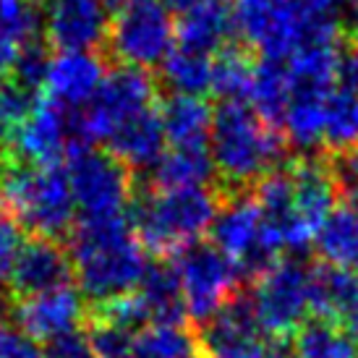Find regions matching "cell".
Returning <instances> with one entry per match:
<instances>
[{"label":"cell","mask_w":358,"mask_h":358,"mask_svg":"<svg viewBox=\"0 0 358 358\" xmlns=\"http://www.w3.org/2000/svg\"><path fill=\"white\" fill-rule=\"evenodd\" d=\"M69 257L81 293L97 303L134 293L150 269L144 246L126 217L81 220Z\"/></svg>","instance_id":"1"},{"label":"cell","mask_w":358,"mask_h":358,"mask_svg":"<svg viewBox=\"0 0 358 358\" xmlns=\"http://www.w3.org/2000/svg\"><path fill=\"white\" fill-rule=\"evenodd\" d=\"M209 157L220 178L243 189L264 180L285 157L282 136L246 102H222L212 115Z\"/></svg>","instance_id":"2"},{"label":"cell","mask_w":358,"mask_h":358,"mask_svg":"<svg viewBox=\"0 0 358 358\" xmlns=\"http://www.w3.org/2000/svg\"><path fill=\"white\" fill-rule=\"evenodd\" d=\"M217 196L209 189H155L134 209V233L141 246L168 254L196 243L217 217Z\"/></svg>","instance_id":"3"},{"label":"cell","mask_w":358,"mask_h":358,"mask_svg":"<svg viewBox=\"0 0 358 358\" xmlns=\"http://www.w3.org/2000/svg\"><path fill=\"white\" fill-rule=\"evenodd\" d=\"M0 196L21 228L42 238L69 230L76 215L69 176L60 165H10L0 180Z\"/></svg>","instance_id":"4"},{"label":"cell","mask_w":358,"mask_h":358,"mask_svg":"<svg viewBox=\"0 0 358 358\" xmlns=\"http://www.w3.org/2000/svg\"><path fill=\"white\" fill-rule=\"evenodd\" d=\"M314 267L299 259L275 262L259 275L249 306L264 335L282 338L299 332L314 314Z\"/></svg>","instance_id":"5"},{"label":"cell","mask_w":358,"mask_h":358,"mask_svg":"<svg viewBox=\"0 0 358 358\" xmlns=\"http://www.w3.org/2000/svg\"><path fill=\"white\" fill-rule=\"evenodd\" d=\"M155 108V81L139 69H118L108 73L94 100L79 113H71L73 139L105 141L123 129L129 120L139 118L141 113Z\"/></svg>","instance_id":"6"},{"label":"cell","mask_w":358,"mask_h":358,"mask_svg":"<svg viewBox=\"0 0 358 358\" xmlns=\"http://www.w3.org/2000/svg\"><path fill=\"white\" fill-rule=\"evenodd\" d=\"M170 269L178 282L183 311L196 322H209L228 306L241 280L238 267L209 243L180 249Z\"/></svg>","instance_id":"7"},{"label":"cell","mask_w":358,"mask_h":358,"mask_svg":"<svg viewBox=\"0 0 358 358\" xmlns=\"http://www.w3.org/2000/svg\"><path fill=\"white\" fill-rule=\"evenodd\" d=\"M66 176L84 220L123 217V209L131 199V176L126 165H120L113 155L73 141Z\"/></svg>","instance_id":"8"},{"label":"cell","mask_w":358,"mask_h":358,"mask_svg":"<svg viewBox=\"0 0 358 358\" xmlns=\"http://www.w3.org/2000/svg\"><path fill=\"white\" fill-rule=\"evenodd\" d=\"M108 42L126 69L162 66L176 48V21L162 0H134L115 13Z\"/></svg>","instance_id":"9"},{"label":"cell","mask_w":358,"mask_h":358,"mask_svg":"<svg viewBox=\"0 0 358 358\" xmlns=\"http://www.w3.org/2000/svg\"><path fill=\"white\" fill-rule=\"evenodd\" d=\"M209 230L215 238L212 246L222 251L238 267L241 275H262L278 262V243L269 236L262 209L251 196H233L225 201Z\"/></svg>","instance_id":"10"},{"label":"cell","mask_w":358,"mask_h":358,"mask_svg":"<svg viewBox=\"0 0 358 358\" xmlns=\"http://www.w3.org/2000/svg\"><path fill=\"white\" fill-rule=\"evenodd\" d=\"M73 120L71 113L48 102H37L27 118L10 131L8 144L24 165H58L63 152L71 150Z\"/></svg>","instance_id":"11"},{"label":"cell","mask_w":358,"mask_h":358,"mask_svg":"<svg viewBox=\"0 0 358 358\" xmlns=\"http://www.w3.org/2000/svg\"><path fill=\"white\" fill-rule=\"evenodd\" d=\"M42 24L60 52H92L108 37V6L102 0H45Z\"/></svg>","instance_id":"12"},{"label":"cell","mask_w":358,"mask_h":358,"mask_svg":"<svg viewBox=\"0 0 358 358\" xmlns=\"http://www.w3.org/2000/svg\"><path fill=\"white\" fill-rule=\"evenodd\" d=\"M84 319V301L79 290L60 285L48 293H37L16 303V322L24 335L37 343H58L76 335Z\"/></svg>","instance_id":"13"},{"label":"cell","mask_w":358,"mask_h":358,"mask_svg":"<svg viewBox=\"0 0 358 358\" xmlns=\"http://www.w3.org/2000/svg\"><path fill=\"white\" fill-rule=\"evenodd\" d=\"M201 345L207 358H269L275 343L264 338L249 301H230L207 322Z\"/></svg>","instance_id":"14"},{"label":"cell","mask_w":358,"mask_h":358,"mask_svg":"<svg viewBox=\"0 0 358 358\" xmlns=\"http://www.w3.org/2000/svg\"><path fill=\"white\" fill-rule=\"evenodd\" d=\"M105 76V66L94 52H58L48 63L42 87L52 105L66 113H79L94 100Z\"/></svg>","instance_id":"15"},{"label":"cell","mask_w":358,"mask_h":358,"mask_svg":"<svg viewBox=\"0 0 358 358\" xmlns=\"http://www.w3.org/2000/svg\"><path fill=\"white\" fill-rule=\"evenodd\" d=\"M71 267L69 251L58 246L55 238H31L24 243L16 264L10 269V288L19 293L21 299H29L37 293H48L60 285H69Z\"/></svg>","instance_id":"16"},{"label":"cell","mask_w":358,"mask_h":358,"mask_svg":"<svg viewBox=\"0 0 358 358\" xmlns=\"http://www.w3.org/2000/svg\"><path fill=\"white\" fill-rule=\"evenodd\" d=\"M110 155L126 168H155L165 152V131L159 110H147L139 118L129 120L108 139Z\"/></svg>","instance_id":"17"},{"label":"cell","mask_w":358,"mask_h":358,"mask_svg":"<svg viewBox=\"0 0 358 358\" xmlns=\"http://www.w3.org/2000/svg\"><path fill=\"white\" fill-rule=\"evenodd\" d=\"M332 92L308 90V87H290V100L282 113V129L293 147L299 150H317L324 144V110Z\"/></svg>","instance_id":"18"},{"label":"cell","mask_w":358,"mask_h":358,"mask_svg":"<svg viewBox=\"0 0 358 358\" xmlns=\"http://www.w3.org/2000/svg\"><path fill=\"white\" fill-rule=\"evenodd\" d=\"M212 115H215V110L201 97L173 94L159 110L165 141L170 147H207Z\"/></svg>","instance_id":"19"},{"label":"cell","mask_w":358,"mask_h":358,"mask_svg":"<svg viewBox=\"0 0 358 358\" xmlns=\"http://www.w3.org/2000/svg\"><path fill=\"white\" fill-rule=\"evenodd\" d=\"M233 29L236 27L228 8L222 3H212V6H199L183 13V19L176 27V42L183 50H194L212 58V52L228 48L225 42Z\"/></svg>","instance_id":"20"},{"label":"cell","mask_w":358,"mask_h":358,"mask_svg":"<svg viewBox=\"0 0 358 358\" xmlns=\"http://www.w3.org/2000/svg\"><path fill=\"white\" fill-rule=\"evenodd\" d=\"M215 173L207 147H170L155 165L157 189H207Z\"/></svg>","instance_id":"21"},{"label":"cell","mask_w":358,"mask_h":358,"mask_svg":"<svg viewBox=\"0 0 358 358\" xmlns=\"http://www.w3.org/2000/svg\"><path fill=\"white\" fill-rule=\"evenodd\" d=\"M314 243L329 267L350 269L358 275V212L348 207L332 209Z\"/></svg>","instance_id":"22"},{"label":"cell","mask_w":358,"mask_h":358,"mask_svg":"<svg viewBox=\"0 0 358 358\" xmlns=\"http://www.w3.org/2000/svg\"><path fill=\"white\" fill-rule=\"evenodd\" d=\"M314 314L317 319H345L358 301V275L340 267H314Z\"/></svg>","instance_id":"23"},{"label":"cell","mask_w":358,"mask_h":358,"mask_svg":"<svg viewBox=\"0 0 358 358\" xmlns=\"http://www.w3.org/2000/svg\"><path fill=\"white\" fill-rule=\"evenodd\" d=\"M136 293L147 308L152 324H180V319L186 317L178 282H176V275L170 267L147 269Z\"/></svg>","instance_id":"24"},{"label":"cell","mask_w":358,"mask_h":358,"mask_svg":"<svg viewBox=\"0 0 358 358\" xmlns=\"http://www.w3.org/2000/svg\"><path fill=\"white\" fill-rule=\"evenodd\" d=\"M293 358H358V345L345 327L327 319H314L296 332Z\"/></svg>","instance_id":"25"},{"label":"cell","mask_w":358,"mask_h":358,"mask_svg":"<svg viewBox=\"0 0 358 358\" xmlns=\"http://www.w3.org/2000/svg\"><path fill=\"white\" fill-rule=\"evenodd\" d=\"M251 108L257 110L267 123H278L290 100V79L285 63L280 60H262L257 63L254 81H251Z\"/></svg>","instance_id":"26"},{"label":"cell","mask_w":358,"mask_h":358,"mask_svg":"<svg viewBox=\"0 0 358 358\" xmlns=\"http://www.w3.org/2000/svg\"><path fill=\"white\" fill-rule=\"evenodd\" d=\"M257 63H251L249 52L241 48H222L217 58H212V87L225 102H243L251 94Z\"/></svg>","instance_id":"27"},{"label":"cell","mask_w":358,"mask_h":358,"mask_svg":"<svg viewBox=\"0 0 358 358\" xmlns=\"http://www.w3.org/2000/svg\"><path fill=\"white\" fill-rule=\"evenodd\" d=\"M162 79L176 94L199 97L201 92L212 87V58L176 45L173 52L162 60Z\"/></svg>","instance_id":"28"},{"label":"cell","mask_w":358,"mask_h":358,"mask_svg":"<svg viewBox=\"0 0 358 358\" xmlns=\"http://www.w3.org/2000/svg\"><path fill=\"white\" fill-rule=\"evenodd\" d=\"M358 141V90L338 84L324 110V144L335 152L356 147Z\"/></svg>","instance_id":"29"},{"label":"cell","mask_w":358,"mask_h":358,"mask_svg":"<svg viewBox=\"0 0 358 358\" xmlns=\"http://www.w3.org/2000/svg\"><path fill=\"white\" fill-rule=\"evenodd\" d=\"M196 338L180 324H152L136 332L126 358H194Z\"/></svg>","instance_id":"30"},{"label":"cell","mask_w":358,"mask_h":358,"mask_svg":"<svg viewBox=\"0 0 358 358\" xmlns=\"http://www.w3.org/2000/svg\"><path fill=\"white\" fill-rule=\"evenodd\" d=\"M42 24L37 0H0V37L16 48L34 42Z\"/></svg>","instance_id":"31"},{"label":"cell","mask_w":358,"mask_h":358,"mask_svg":"<svg viewBox=\"0 0 358 358\" xmlns=\"http://www.w3.org/2000/svg\"><path fill=\"white\" fill-rule=\"evenodd\" d=\"M332 183H335V194L343 204L353 212H358V147L335 152L327 162Z\"/></svg>","instance_id":"32"},{"label":"cell","mask_w":358,"mask_h":358,"mask_svg":"<svg viewBox=\"0 0 358 358\" xmlns=\"http://www.w3.org/2000/svg\"><path fill=\"white\" fill-rule=\"evenodd\" d=\"M48 63H50V58H48V50H45L42 45H37V42L24 45V48L19 50V55H16L13 69H10L13 79H16L13 84L27 92H34L37 87L45 84Z\"/></svg>","instance_id":"33"},{"label":"cell","mask_w":358,"mask_h":358,"mask_svg":"<svg viewBox=\"0 0 358 358\" xmlns=\"http://www.w3.org/2000/svg\"><path fill=\"white\" fill-rule=\"evenodd\" d=\"M134 338H136V332H131V329H123L118 324L102 322V319H94L87 340H90V348L94 350L97 358H126Z\"/></svg>","instance_id":"34"},{"label":"cell","mask_w":358,"mask_h":358,"mask_svg":"<svg viewBox=\"0 0 358 358\" xmlns=\"http://www.w3.org/2000/svg\"><path fill=\"white\" fill-rule=\"evenodd\" d=\"M37 102L31 100V92L21 90L16 84H8L0 90V136L8 139L10 131L27 118Z\"/></svg>","instance_id":"35"},{"label":"cell","mask_w":358,"mask_h":358,"mask_svg":"<svg viewBox=\"0 0 358 358\" xmlns=\"http://www.w3.org/2000/svg\"><path fill=\"white\" fill-rule=\"evenodd\" d=\"M24 233L13 217L0 215V280H8L10 269L16 264L21 249H24Z\"/></svg>","instance_id":"36"},{"label":"cell","mask_w":358,"mask_h":358,"mask_svg":"<svg viewBox=\"0 0 358 358\" xmlns=\"http://www.w3.org/2000/svg\"><path fill=\"white\" fill-rule=\"evenodd\" d=\"M0 358H48V353L21 329L0 327Z\"/></svg>","instance_id":"37"},{"label":"cell","mask_w":358,"mask_h":358,"mask_svg":"<svg viewBox=\"0 0 358 358\" xmlns=\"http://www.w3.org/2000/svg\"><path fill=\"white\" fill-rule=\"evenodd\" d=\"M48 358H97L94 350L90 348V340L81 335H71L58 343H52L48 350Z\"/></svg>","instance_id":"38"},{"label":"cell","mask_w":358,"mask_h":358,"mask_svg":"<svg viewBox=\"0 0 358 358\" xmlns=\"http://www.w3.org/2000/svg\"><path fill=\"white\" fill-rule=\"evenodd\" d=\"M16 55H19V48L16 45H10L0 37V76L3 73H8L13 69V63H16Z\"/></svg>","instance_id":"39"},{"label":"cell","mask_w":358,"mask_h":358,"mask_svg":"<svg viewBox=\"0 0 358 358\" xmlns=\"http://www.w3.org/2000/svg\"><path fill=\"white\" fill-rule=\"evenodd\" d=\"M168 8H176L180 13H186V10H194L199 8V6H212V3H222V0H162Z\"/></svg>","instance_id":"40"},{"label":"cell","mask_w":358,"mask_h":358,"mask_svg":"<svg viewBox=\"0 0 358 358\" xmlns=\"http://www.w3.org/2000/svg\"><path fill=\"white\" fill-rule=\"evenodd\" d=\"M345 322V332H348L350 338L358 340V301H356V306L348 311V317L343 319Z\"/></svg>","instance_id":"41"},{"label":"cell","mask_w":358,"mask_h":358,"mask_svg":"<svg viewBox=\"0 0 358 358\" xmlns=\"http://www.w3.org/2000/svg\"><path fill=\"white\" fill-rule=\"evenodd\" d=\"M102 3H105L108 8H113V10H115V13H118L120 8H126V6H131L134 0H102Z\"/></svg>","instance_id":"42"},{"label":"cell","mask_w":358,"mask_h":358,"mask_svg":"<svg viewBox=\"0 0 358 358\" xmlns=\"http://www.w3.org/2000/svg\"><path fill=\"white\" fill-rule=\"evenodd\" d=\"M350 40H353V55L358 58V19L353 24V29H350Z\"/></svg>","instance_id":"43"},{"label":"cell","mask_w":358,"mask_h":358,"mask_svg":"<svg viewBox=\"0 0 358 358\" xmlns=\"http://www.w3.org/2000/svg\"><path fill=\"white\" fill-rule=\"evenodd\" d=\"M343 3H348V6H353V8H358V0H343Z\"/></svg>","instance_id":"44"},{"label":"cell","mask_w":358,"mask_h":358,"mask_svg":"<svg viewBox=\"0 0 358 358\" xmlns=\"http://www.w3.org/2000/svg\"><path fill=\"white\" fill-rule=\"evenodd\" d=\"M0 207H3V196H0Z\"/></svg>","instance_id":"45"},{"label":"cell","mask_w":358,"mask_h":358,"mask_svg":"<svg viewBox=\"0 0 358 358\" xmlns=\"http://www.w3.org/2000/svg\"><path fill=\"white\" fill-rule=\"evenodd\" d=\"M194 358H201V356H199V353H196V356H194Z\"/></svg>","instance_id":"46"},{"label":"cell","mask_w":358,"mask_h":358,"mask_svg":"<svg viewBox=\"0 0 358 358\" xmlns=\"http://www.w3.org/2000/svg\"><path fill=\"white\" fill-rule=\"evenodd\" d=\"M0 90H3V84H0Z\"/></svg>","instance_id":"47"}]
</instances>
